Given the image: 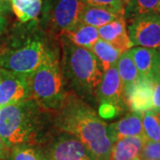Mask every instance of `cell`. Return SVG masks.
<instances>
[{
  "mask_svg": "<svg viewBox=\"0 0 160 160\" xmlns=\"http://www.w3.org/2000/svg\"><path fill=\"white\" fill-rule=\"evenodd\" d=\"M54 122L61 131L75 136L85 146L92 159H109L113 142L108 134V125L78 95L66 93Z\"/></svg>",
  "mask_w": 160,
  "mask_h": 160,
  "instance_id": "cell-1",
  "label": "cell"
},
{
  "mask_svg": "<svg viewBox=\"0 0 160 160\" xmlns=\"http://www.w3.org/2000/svg\"><path fill=\"white\" fill-rule=\"evenodd\" d=\"M44 113L31 99L0 108V137L6 147L38 142L45 128Z\"/></svg>",
  "mask_w": 160,
  "mask_h": 160,
  "instance_id": "cell-2",
  "label": "cell"
},
{
  "mask_svg": "<svg viewBox=\"0 0 160 160\" xmlns=\"http://www.w3.org/2000/svg\"><path fill=\"white\" fill-rule=\"evenodd\" d=\"M62 51L61 70L63 79L69 83L78 97L96 100V92L104 73L94 54L89 49L75 46L63 37Z\"/></svg>",
  "mask_w": 160,
  "mask_h": 160,
  "instance_id": "cell-3",
  "label": "cell"
},
{
  "mask_svg": "<svg viewBox=\"0 0 160 160\" xmlns=\"http://www.w3.org/2000/svg\"><path fill=\"white\" fill-rule=\"evenodd\" d=\"M29 99L45 110H57L62 104L66 92L62 70L52 56L32 74L27 76Z\"/></svg>",
  "mask_w": 160,
  "mask_h": 160,
  "instance_id": "cell-4",
  "label": "cell"
},
{
  "mask_svg": "<svg viewBox=\"0 0 160 160\" xmlns=\"http://www.w3.org/2000/svg\"><path fill=\"white\" fill-rule=\"evenodd\" d=\"M52 56L41 41L31 39L18 49L1 54L0 68L29 76Z\"/></svg>",
  "mask_w": 160,
  "mask_h": 160,
  "instance_id": "cell-5",
  "label": "cell"
},
{
  "mask_svg": "<svg viewBox=\"0 0 160 160\" xmlns=\"http://www.w3.org/2000/svg\"><path fill=\"white\" fill-rule=\"evenodd\" d=\"M86 5L82 0H51L45 11L46 25L60 36L80 22Z\"/></svg>",
  "mask_w": 160,
  "mask_h": 160,
  "instance_id": "cell-6",
  "label": "cell"
},
{
  "mask_svg": "<svg viewBox=\"0 0 160 160\" xmlns=\"http://www.w3.org/2000/svg\"><path fill=\"white\" fill-rule=\"evenodd\" d=\"M133 46L160 48V14L149 13L134 18L127 28Z\"/></svg>",
  "mask_w": 160,
  "mask_h": 160,
  "instance_id": "cell-7",
  "label": "cell"
},
{
  "mask_svg": "<svg viewBox=\"0 0 160 160\" xmlns=\"http://www.w3.org/2000/svg\"><path fill=\"white\" fill-rule=\"evenodd\" d=\"M29 99L27 76L0 68V108Z\"/></svg>",
  "mask_w": 160,
  "mask_h": 160,
  "instance_id": "cell-8",
  "label": "cell"
},
{
  "mask_svg": "<svg viewBox=\"0 0 160 160\" xmlns=\"http://www.w3.org/2000/svg\"><path fill=\"white\" fill-rule=\"evenodd\" d=\"M44 151L46 160H92L85 146L66 132L55 138Z\"/></svg>",
  "mask_w": 160,
  "mask_h": 160,
  "instance_id": "cell-9",
  "label": "cell"
},
{
  "mask_svg": "<svg viewBox=\"0 0 160 160\" xmlns=\"http://www.w3.org/2000/svg\"><path fill=\"white\" fill-rule=\"evenodd\" d=\"M154 78H140L132 86L124 92V102L132 112H145L153 109Z\"/></svg>",
  "mask_w": 160,
  "mask_h": 160,
  "instance_id": "cell-10",
  "label": "cell"
},
{
  "mask_svg": "<svg viewBox=\"0 0 160 160\" xmlns=\"http://www.w3.org/2000/svg\"><path fill=\"white\" fill-rule=\"evenodd\" d=\"M96 100L101 103L112 104L121 109L124 102L123 85L118 72L117 65L109 68L103 74L96 92Z\"/></svg>",
  "mask_w": 160,
  "mask_h": 160,
  "instance_id": "cell-11",
  "label": "cell"
},
{
  "mask_svg": "<svg viewBox=\"0 0 160 160\" xmlns=\"http://www.w3.org/2000/svg\"><path fill=\"white\" fill-rule=\"evenodd\" d=\"M98 34L101 39L108 42L121 53L130 50L133 46L128 36L124 16L98 28Z\"/></svg>",
  "mask_w": 160,
  "mask_h": 160,
  "instance_id": "cell-12",
  "label": "cell"
},
{
  "mask_svg": "<svg viewBox=\"0 0 160 160\" xmlns=\"http://www.w3.org/2000/svg\"><path fill=\"white\" fill-rule=\"evenodd\" d=\"M142 117V112H132L117 122L107 126L108 134L111 142L127 137L143 136Z\"/></svg>",
  "mask_w": 160,
  "mask_h": 160,
  "instance_id": "cell-13",
  "label": "cell"
},
{
  "mask_svg": "<svg viewBox=\"0 0 160 160\" xmlns=\"http://www.w3.org/2000/svg\"><path fill=\"white\" fill-rule=\"evenodd\" d=\"M145 139L143 136L124 138L113 143L109 160H140L139 155Z\"/></svg>",
  "mask_w": 160,
  "mask_h": 160,
  "instance_id": "cell-14",
  "label": "cell"
},
{
  "mask_svg": "<svg viewBox=\"0 0 160 160\" xmlns=\"http://www.w3.org/2000/svg\"><path fill=\"white\" fill-rule=\"evenodd\" d=\"M137 68L140 78H154V69L158 50L142 46L132 47L128 50Z\"/></svg>",
  "mask_w": 160,
  "mask_h": 160,
  "instance_id": "cell-15",
  "label": "cell"
},
{
  "mask_svg": "<svg viewBox=\"0 0 160 160\" xmlns=\"http://www.w3.org/2000/svg\"><path fill=\"white\" fill-rule=\"evenodd\" d=\"M123 16L124 14L118 13L109 8L86 5L82 12L80 23L92 26L98 29Z\"/></svg>",
  "mask_w": 160,
  "mask_h": 160,
  "instance_id": "cell-16",
  "label": "cell"
},
{
  "mask_svg": "<svg viewBox=\"0 0 160 160\" xmlns=\"http://www.w3.org/2000/svg\"><path fill=\"white\" fill-rule=\"evenodd\" d=\"M61 37L65 38L75 46L89 50L100 38L97 28L80 22L72 29L64 31Z\"/></svg>",
  "mask_w": 160,
  "mask_h": 160,
  "instance_id": "cell-17",
  "label": "cell"
},
{
  "mask_svg": "<svg viewBox=\"0 0 160 160\" xmlns=\"http://www.w3.org/2000/svg\"><path fill=\"white\" fill-rule=\"evenodd\" d=\"M90 51L97 59L99 66L103 73H105L112 66L117 65L121 55V52L118 50L101 38H99L92 46Z\"/></svg>",
  "mask_w": 160,
  "mask_h": 160,
  "instance_id": "cell-18",
  "label": "cell"
},
{
  "mask_svg": "<svg viewBox=\"0 0 160 160\" xmlns=\"http://www.w3.org/2000/svg\"><path fill=\"white\" fill-rule=\"evenodd\" d=\"M117 69L122 81L123 85V93L127 89H129L139 78L137 68L133 62L129 52H124L121 53L119 59L117 62Z\"/></svg>",
  "mask_w": 160,
  "mask_h": 160,
  "instance_id": "cell-19",
  "label": "cell"
},
{
  "mask_svg": "<svg viewBox=\"0 0 160 160\" xmlns=\"http://www.w3.org/2000/svg\"><path fill=\"white\" fill-rule=\"evenodd\" d=\"M149 13H160V0H129L125 7V19L128 22Z\"/></svg>",
  "mask_w": 160,
  "mask_h": 160,
  "instance_id": "cell-20",
  "label": "cell"
},
{
  "mask_svg": "<svg viewBox=\"0 0 160 160\" xmlns=\"http://www.w3.org/2000/svg\"><path fill=\"white\" fill-rule=\"evenodd\" d=\"M12 10L22 22L35 20L39 14L41 0H10Z\"/></svg>",
  "mask_w": 160,
  "mask_h": 160,
  "instance_id": "cell-21",
  "label": "cell"
},
{
  "mask_svg": "<svg viewBox=\"0 0 160 160\" xmlns=\"http://www.w3.org/2000/svg\"><path fill=\"white\" fill-rule=\"evenodd\" d=\"M143 137L148 142H160V114L153 109L143 112Z\"/></svg>",
  "mask_w": 160,
  "mask_h": 160,
  "instance_id": "cell-22",
  "label": "cell"
},
{
  "mask_svg": "<svg viewBox=\"0 0 160 160\" xmlns=\"http://www.w3.org/2000/svg\"><path fill=\"white\" fill-rule=\"evenodd\" d=\"M12 160H46L45 151L35 145H19L11 149Z\"/></svg>",
  "mask_w": 160,
  "mask_h": 160,
  "instance_id": "cell-23",
  "label": "cell"
},
{
  "mask_svg": "<svg viewBox=\"0 0 160 160\" xmlns=\"http://www.w3.org/2000/svg\"><path fill=\"white\" fill-rule=\"evenodd\" d=\"M140 160H160V142L145 141L139 155Z\"/></svg>",
  "mask_w": 160,
  "mask_h": 160,
  "instance_id": "cell-24",
  "label": "cell"
},
{
  "mask_svg": "<svg viewBox=\"0 0 160 160\" xmlns=\"http://www.w3.org/2000/svg\"><path fill=\"white\" fill-rule=\"evenodd\" d=\"M87 6H102L110 10L124 14L125 16V5L120 0H82Z\"/></svg>",
  "mask_w": 160,
  "mask_h": 160,
  "instance_id": "cell-25",
  "label": "cell"
},
{
  "mask_svg": "<svg viewBox=\"0 0 160 160\" xmlns=\"http://www.w3.org/2000/svg\"><path fill=\"white\" fill-rule=\"evenodd\" d=\"M121 109L118 107H116L112 104H108V103H101L100 109H99V113L100 116L103 118H112L116 117L118 113H119Z\"/></svg>",
  "mask_w": 160,
  "mask_h": 160,
  "instance_id": "cell-26",
  "label": "cell"
},
{
  "mask_svg": "<svg viewBox=\"0 0 160 160\" xmlns=\"http://www.w3.org/2000/svg\"><path fill=\"white\" fill-rule=\"evenodd\" d=\"M153 110L160 114V80L155 82L154 93H153Z\"/></svg>",
  "mask_w": 160,
  "mask_h": 160,
  "instance_id": "cell-27",
  "label": "cell"
},
{
  "mask_svg": "<svg viewBox=\"0 0 160 160\" xmlns=\"http://www.w3.org/2000/svg\"><path fill=\"white\" fill-rule=\"evenodd\" d=\"M9 157V149L0 137V160H6Z\"/></svg>",
  "mask_w": 160,
  "mask_h": 160,
  "instance_id": "cell-28",
  "label": "cell"
},
{
  "mask_svg": "<svg viewBox=\"0 0 160 160\" xmlns=\"http://www.w3.org/2000/svg\"><path fill=\"white\" fill-rule=\"evenodd\" d=\"M154 79L160 80V48L158 50V55L156 60V65L154 69Z\"/></svg>",
  "mask_w": 160,
  "mask_h": 160,
  "instance_id": "cell-29",
  "label": "cell"
},
{
  "mask_svg": "<svg viewBox=\"0 0 160 160\" xmlns=\"http://www.w3.org/2000/svg\"><path fill=\"white\" fill-rule=\"evenodd\" d=\"M11 1L10 0H0V14H3L10 10Z\"/></svg>",
  "mask_w": 160,
  "mask_h": 160,
  "instance_id": "cell-30",
  "label": "cell"
},
{
  "mask_svg": "<svg viewBox=\"0 0 160 160\" xmlns=\"http://www.w3.org/2000/svg\"><path fill=\"white\" fill-rule=\"evenodd\" d=\"M6 27V19L2 14H0V36L4 32Z\"/></svg>",
  "mask_w": 160,
  "mask_h": 160,
  "instance_id": "cell-31",
  "label": "cell"
},
{
  "mask_svg": "<svg viewBox=\"0 0 160 160\" xmlns=\"http://www.w3.org/2000/svg\"><path fill=\"white\" fill-rule=\"evenodd\" d=\"M120 1H121V2H122L124 5H125V7H126V6L127 5V3L129 2V0H120Z\"/></svg>",
  "mask_w": 160,
  "mask_h": 160,
  "instance_id": "cell-32",
  "label": "cell"
}]
</instances>
